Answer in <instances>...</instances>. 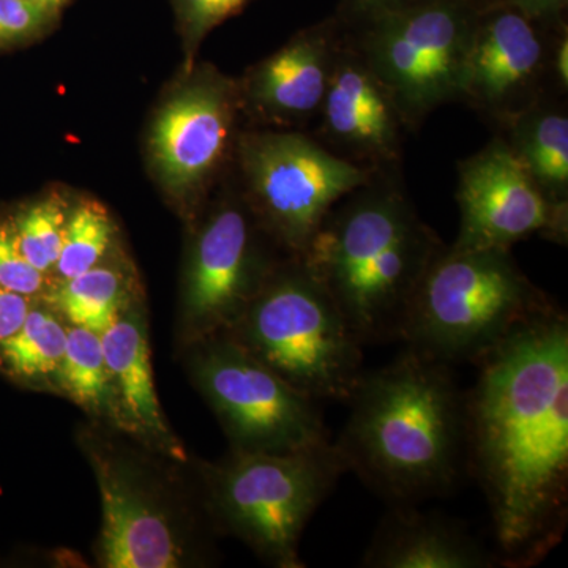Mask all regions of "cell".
<instances>
[{
    "mask_svg": "<svg viewBox=\"0 0 568 568\" xmlns=\"http://www.w3.org/2000/svg\"><path fill=\"white\" fill-rule=\"evenodd\" d=\"M466 399V462L487 496L500 566L528 567L568 514V320L558 306L478 358Z\"/></svg>",
    "mask_w": 568,
    "mask_h": 568,
    "instance_id": "cell-1",
    "label": "cell"
},
{
    "mask_svg": "<svg viewBox=\"0 0 568 568\" xmlns=\"http://www.w3.org/2000/svg\"><path fill=\"white\" fill-rule=\"evenodd\" d=\"M335 446L392 507H414L454 487L466 462V399L443 362L406 349L364 372L346 399Z\"/></svg>",
    "mask_w": 568,
    "mask_h": 568,
    "instance_id": "cell-2",
    "label": "cell"
},
{
    "mask_svg": "<svg viewBox=\"0 0 568 568\" xmlns=\"http://www.w3.org/2000/svg\"><path fill=\"white\" fill-rule=\"evenodd\" d=\"M444 244L418 215L402 171L375 174L325 215L304 257L362 345L398 339Z\"/></svg>",
    "mask_w": 568,
    "mask_h": 568,
    "instance_id": "cell-3",
    "label": "cell"
},
{
    "mask_svg": "<svg viewBox=\"0 0 568 568\" xmlns=\"http://www.w3.org/2000/svg\"><path fill=\"white\" fill-rule=\"evenodd\" d=\"M102 497L97 559L106 568L205 566L211 525L196 473L114 426L91 420L77 433Z\"/></svg>",
    "mask_w": 568,
    "mask_h": 568,
    "instance_id": "cell-4",
    "label": "cell"
},
{
    "mask_svg": "<svg viewBox=\"0 0 568 568\" xmlns=\"http://www.w3.org/2000/svg\"><path fill=\"white\" fill-rule=\"evenodd\" d=\"M194 473L215 534L239 538L271 566L301 568L302 532L347 467L325 440L286 454L231 450L194 463Z\"/></svg>",
    "mask_w": 568,
    "mask_h": 568,
    "instance_id": "cell-5",
    "label": "cell"
},
{
    "mask_svg": "<svg viewBox=\"0 0 568 568\" xmlns=\"http://www.w3.org/2000/svg\"><path fill=\"white\" fill-rule=\"evenodd\" d=\"M552 305L511 250L444 245L418 284L398 339L448 366L477 362Z\"/></svg>",
    "mask_w": 568,
    "mask_h": 568,
    "instance_id": "cell-6",
    "label": "cell"
},
{
    "mask_svg": "<svg viewBox=\"0 0 568 568\" xmlns=\"http://www.w3.org/2000/svg\"><path fill=\"white\" fill-rule=\"evenodd\" d=\"M315 402H346L364 375V345L302 256H284L227 328Z\"/></svg>",
    "mask_w": 568,
    "mask_h": 568,
    "instance_id": "cell-7",
    "label": "cell"
},
{
    "mask_svg": "<svg viewBox=\"0 0 568 568\" xmlns=\"http://www.w3.org/2000/svg\"><path fill=\"white\" fill-rule=\"evenodd\" d=\"M182 347L186 373L219 418L231 450L286 454L331 440L320 403L226 332Z\"/></svg>",
    "mask_w": 568,
    "mask_h": 568,
    "instance_id": "cell-8",
    "label": "cell"
},
{
    "mask_svg": "<svg viewBox=\"0 0 568 568\" xmlns=\"http://www.w3.org/2000/svg\"><path fill=\"white\" fill-rule=\"evenodd\" d=\"M234 168L257 222L291 256L304 254L331 209L375 175L336 159L308 133L260 126L239 136Z\"/></svg>",
    "mask_w": 568,
    "mask_h": 568,
    "instance_id": "cell-9",
    "label": "cell"
},
{
    "mask_svg": "<svg viewBox=\"0 0 568 568\" xmlns=\"http://www.w3.org/2000/svg\"><path fill=\"white\" fill-rule=\"evenodd\" d=\"M477 14L467 0H424L345 29L390 91L410 133L444 104L459 103Z\"/></svg>",
    "mask_w": 568,
    "mask_h": 568,
    "instance_id": "cell-10",
    "label": "cell"
},
{
    "mask_svg": "<svg viewBox=\"0 0 568 568\" xmlns=\"http://www.w3.org/2000/svg\"><path fill=\"white\" fill-rule=\"evenodd\" d=\"M224 193L197 224L190 244L179 308L182 345L227 331L287 256L237 186Z\"/></svg>",
    "mask_w": 568,
    "mask_h": 568,
    "instance_id": "cell-11",
    "label": "cell"
},
{
    "mask_svg": "<svg viewBox=\"0 0 568 568\" xmlns=\"http://www.w3.org/2000/svg\"><path fill=\"white\" fill-rule=\"evenodd\" d=\"M244 118L237 80L204 67L156 111L149 155L163 189L194 211L234 163Z\"/></svg>",
    "mask_w": 568,
    "mask_h": 568,
    "instance_id": "cell-12",
    "label": "cell"
},
{
    "mask_svg": "<svg viewBox=\"0 0 568 568\" xmlns=\"http://www.w3.org/2000/svg\"><path fill=\"white\" fill-rule=\"evenodd\" d=\"M564 26L541 24L510 3L478 11L459 103L497 134L547 97H567L552 71Z\"/></svg>",
    "mask_w": 568,
    "mask_h": 568,
    "instance_id": "cell-13",
    "label": "cell"
},
{
    "mask_svg": "<svg viewBox=\"0 0 568 568\" xmlns=\"http://www.w3.org/2000/svg\"><path fill=\"white\" fill-rule=\"evenodd\" d=\"M459 248H506L526 239L566 246L568 207L549 201L503 138L458 163Z\"/></svg>",
    "mask_w": 568,
    "mask_h": 568,
    "instance_id": "cell-14",
    "label": "cell"
},
{
    "mask_svg": "<svg viewBox=\"0 0 568 568\" xmlns=\"http://www.w3.org/2000/svg\"><path fill=\"white\" fill-rule=\"evenodd\" d=\"M313 122L312 132L305 133L336 159L372 174L402 171L409 126L345 28L327 92Z\"/></svg>",
    "mask_w": 568,
    "mask_h": 568,
    "instance_id": "cell-15",
    "label": "cell"
},
{
    "mask_svg": "<svg viewBox=\"0 0 568 568\" xmlns=\"http://www.w3.org/2000/svg\"><path fill=\"white\" fill-rule=\"evenodd\" d=\"M342 37L332 14L253 65L237 80L244 118L263 129L302 132L323 104Z\"/></svg>",
    "mask_w": 568,
    "mask_h": 568,
    "instance_id": "cell-16",
    "label": "cell"
},
{
    "mask_svg": "<svg viewBox=\"0 0 568 568\" xmlns=\"http://www.w3.org/2000/svg\"><path fill=\"white\" fill-rule=\"evenodd\" d=\"M102 345L114 398L111 426L166 457L190 462L156 395L148 317L140 298H132L112 321L102 334Z\"/></svg>",
    "mask_w": 568,
    "mask_h": 568,
    "instance_id": "cell-17",
    "label": "cell"
},
{
    "mask_svg": "<svg viewBox=\"0 0 568 568\" xmlns=\"http://www.w3.org/2000/svg\"><path fill=\"white\" fill-rule=\"evenodd\" d=\"M500 566L489 551L455 519L394 507L377 528L362 567L491 568Z\"/></svg>",
    "mask_w": 568,
    "mask_h": 568,
    "instance_id": "cell-18",
    "label": "cell"
},
{
    "mask_svg": "<svg viewBox=\"0 0 568 568\" xmlns=\"http://www.w3.org/2000/svg\"><path fill=\"white\" fill-rule=\"evenodd\" d=\"M497 136L506 141L541 193L568 207L567 97H547Z\"/></svg>",
    "mask_w": 568,
    "mask_h": 568,
    "instance_id": "cell-19",
    "label": "cell"
},
{
    "mask_svg": "<svg viewBox=\"0 0 568 568\" xmlns=\"http://www.w3.org/2000/svg\"><path fill=\"white\" fill-rule=\"evenodd\" d=\"M63 317L50 304L32 305L17 334L0 343V368L26 387L58 392L67 346Z\"/></svg>",
    "mask_w": 568,
    "mask_h": 568,
    "instance_id": "cell-20",
    "label": "cell"
},
{
    "mask_svg": "<svg viewBox=\"0 0 568 568\" xmlns=\"http://www.w3.org/2000/svg\"><path fill=\"white\" fill-rule=\"evenodd\" d=\"M132 298L122 272L99 264L84 274L51 286L44 301L65 323L102 335Z\"/></svg>",
    "mask_w": 568,
    "mask_h": 568,
    "instance_id": "cell-21",
    "label": "cell"
},
{
    "mask_svg": "<svg viewBox=\"0 0 568 568\" xmlns=\"http://www.w3.org/2000/svg\"><path fill=\"white\" fill-rule=\"evenodd\" d=\"M59 394L77 403L92 420L112 425L114 398L102 335L69 324L65 355L59 375Z\"/></svg>",
    "mask_w": 568,
    "mask_h": 568,
    "instance_id": "cell-22",
    "label": "cell"
},
{
    "mask_svg": "<svg viewBox=\"0 0 568 568\" xmlns=\"http://www.w3.org/2000/svg\"><path fill=\"white\" fill-rule=\"evenodd\" d=\"M115 226L110 213L95 201H81L70 209L61 254L54 274L59 282L91 271L102 264L114 241Z\"/></svg>",
    "mask_w": 568,
    "mask_h": 568,
    "instance_id": "cell-23",
    "label": "cell"
},
{
    "mask_svg": "<svg viewBox=\"0 0 568 568\" xmlns=\"http://www.w3.org/2000/svg\"><path fill=\"white\" fill-rule=\"evenodd\" d=\"M69 213V204L61 194L51 193L10 220L21 253L41 274L54 271Z\"/></svg>",
    "mask_w": 568,
    "mask_h": 568,
    "instance_id": "cell-24",
    "label": "cell"
},
{
    "mask_svg": "<svg viewBox=\"0 0 568 568\" xmlns=\"http://www.w3.org/2000/svg\"><path fill=\"white\" fill-rule=\"evenodd\" d=\"M185 40L186 71H192L197 47L212 29L230 20L252 0H175Z\"/></svg>",
    "mask_w": 568,
    "mask_h": 568,
    "instance_id": "cell-25",
    "label": "cell"
},
{
    "mask_svg": "<svg viewBox=\"0 0 568 568\" xmlns=\"http://www.w3.org/2000/svg\"><path fill=\"white\" fill-rule=\"evenodd\" d=\"M0 284L26 297H47L52 284L21 253L11 222H0Z\"/></svg>",
    "mask_w": 568,
    "mask_h": 568,
    "instance_id": "cell-26",
    "label": "cell"
},
{
    "mask_svg": "<svg viewBox=\"0 0 568 568\" xmlns=\"http://www.w3.org/2000/svg\"><path fill=\"white\" fill-rule=\"evenodd\" d=\"M50 20L29 0H0V48L39 36Z\"/></svg>",
    "mask_w": 568,
    "mask_h": 568,
    "instance_id": "cell-27",
    "label": "cell"
},
{
    "mask_svg": "<svg viewBox=\"0 0 568 568\" xmlns=\"http://www.w3.org/2000/svg\"><path fill=\"white\" fill-rule=\"evenodd\" d=\"M424 0H339L334 17L345 29H358Z\"/></svg>",
    "mask_w": 568,
    "mask_h": 568,
    "instance_id": "cell-28",
    "label": "cell"
},
{
    "mask_svg": "<svg viewBox=\"0 0 568 568\" xmlns=\"http://www.w3.org/2000/svg\"><path fill=\"white\" fill-rule=\"evenodd\" d=\"M32 298L0 284V343L17 334L32 308Z\"/></svg>",
    "mask_w": 568,
    "mask_h": 568,
    "instance_id": "cell-29",
    "label": "cell"
},
{
    "mask_svg": "<svg viewBox=\"0 0 568 568\" xmlns=\"http://www.w3.org/2000/svg\"><path fill=\"white\" fill-rule=\"evenodd\" d=\"M529 18L547 26H560L567 22L568 0H507Z\"/></svg>",
    "mask_w": 568,
    "mask_h": 568,
    "instance_id": "cell-30",
    "label": "cell"
},
{
    "mask_svg": "<svg viewBox=\"0 0 568 568\" xmlns=\"http://www.w3.org/2000/svg\"><path fill=\"white\" fill-rule=\"evenodd\" d=\"M552 71H555L556 84L559 91L568 93V26L556 36L555 48H552Z\"/></svg>",
    "mask_w": 568,
    "mask_h": 568,
    "instance_id": "cell-31",
    "label": "cell"
},
{
    "mask_svg": "<svg viewBox=\"0 0 568 568\" xmlns=\"http://www.w3.org/2000/svg\"><path fill=\"white\" fill-rule=\"evenodd\" d=\"M29 2L52 18L69 3V0H29Z\"/></svg>",
    "mask_w": 568,
    "mask_h": 568,
    "instance_id": "cell-32",
    "label": "cell"
},
{
    "mask_svg": "<svg viewBox=\"0 0 568 568\" xmlns=\"http://www.w3.org/2000/svg\"><path fill=\"white\" fill-rule=\"evenodd\" d=\"M467 2L473 3L478 11H481L500 6V3H507V0H467Z\"/></svg>",
    "mask_w": 568,
    "mask_h": 568,
    "instance_id": "cell-33",
    "label": "cell"
}]
</instances>
